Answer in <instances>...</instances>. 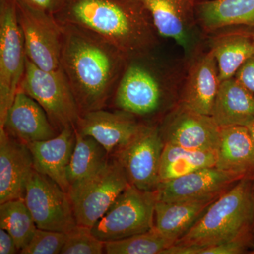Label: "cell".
Listing matches in <instances>:
<instances>
[{
  "label": "cell",
  "mask_w": 254,
  "mask_h": 254,
  "mask_svg": "<svg viewBox=\"0 0 254 254\" xmlns=\"http://www.w3.org/2000/svg\"><path fill=\"white\" fill-rule=\"evenodd\" d=\"M160 128L142 125L129 141L113 151L130 185L143 190H156L164 148Z\"/></svg>",
  "instance_id": "9"
},
{
  "label": "cell",
  "mask_w": 254,
  "mask_h": 254,
  "mask_svg": "<svg viewBox=\"0 0 254 254\" xmlns=\"http://www.w3.org/2000/svg\"><path fill=\"white\" fill-rule=\"evenodd\" d=\"M220 84L218 65L210 50L190 66L181 104L197 113L211 116Z\"/></svg>",
  "instance_id": "19"
},
{
  "label": "cell",
  "mask_w": 254,
  "mask_h": 254,
  "mask_svg": "<svg viewBox=\"0 0 254 254\" xmlns=\"http://www.w3.org/2000/svg\"><path fill=\"white\" fill-rule=\"evenodd\" d=\"M254 247V231H249L231 240L211 247L198 249L194 254H242Z\"/></svg>",
  "instance_id": "31"
},
{
  "label": "cell",
  "mask_w": 254,
  "mask_h": 254,
  "mask_svg": "<svg viewBox=\"0 0 254 254\" xmlns=\"http://www.w3.org/2000/svg\"><path fill=\"white\" fill-rule=\"evenodd\" d=\"M235 78L254 93V53L239 68Z\"/></svg>",
  "instance_id": "32"
},
{
  "label": "cell",
  "mask_w": 254,
  "mask_h": 254,
  "mask_svg": "<svg viewBox=\"0 0 254 254\" xmlns=\"http://www.w3.org/2000/svg\"><path fill=\"white\" fill-rule=\"evenodd\" d=\"M26 58L16 0H0V127L19 88Z\"/></svg>",
  "instance_id": "7"
},
{
  "label": "cell",
  "mask_w": 254,
  "mask_h": 254,
  "mask_svg": "<svg viewBox=\"0 0 254 254\" xmlns=\"http://www.w3.org/2000/svg\"><path fill=\"white\" fill-rule=\"evenodd\" d=\"M251 254H254V247H253V249H252V250H250V253Z\"/></svg>",
  "instance_id": "37"
},
{
  "label": "cell",
  "mask_w": 254,
  "mask_h": 254,
  "mask_svg": "<svg viewBox=\"0 0 254 254\" xmlns=\"http://www.w3.org/2000/svg\"><path fill=\"white\" fill-rule=\"evenodd\" d=\"M109 155L94 138L76 130V144L66 171L69 190L98 173L109 161Z\"/></svg>",
  "instance_id": "26"
},
{
  "label": "cell",
  "mask_w": 254,
  "mask_h": 254,
  "mask_svg": "<svg viewBox=\"0 0 254 254\" xmlns=\"http://www.w3.org/2000/svg\"><path fill=\"white\" fill-rule=\"evenodd\" d=\"M252 196H253V199L254 202V178L252 179Z\"/></svg>",
  "instance_id": "36"
},
{
  "label": "cell",
  "mask_w": 254,
  "mask_h": 254,
  "mask_svg": "<svg viewBox=\"0 0 254 254\" xmlns=\"http://www.w3.org/2000/svg\"><path fill=\"white\" fill-rule=\"evenodd\" d=\"M61 26L60 67L81 115L103 109L113 97L127 58L113 45L91 31L72 25Z\"/></svg>",
  "instance_id": "1"
},
{
  "label": "cell",
  "mask_w": 254,
  "mask_h": 254,
  "mask_svg": "<svg viewBox=\"0 0 254 254\" xmlns=\"http://www.w3.org/2000/svg\"><path fill=\"white\" fill-rule=\"evenodd\" d=\"M198 1H201V0H192V2H193V5H194L195 3Z\"/></svg>",
  "instance_id": "38"
},
{
  "label": "cell",
  "mask_w": 254,
  "mask_h": 254,
  "mask_svg": "<svg viewBox=\"0 0 254 254\" xmlns=\"http://www.w3.org/2000/svg\"><path fill=\"white\" fill-rule=\"evenodd\" d=\"M18 88L41 105L58 131L76 127L81 114L61 67L43 70L26 57L24 73Z\"/></svg>",
  "instance_id": "4"
},
{
  "label": "cell",
  "mask_w": 254,
  "mask_h": 254,
  "mask_svg": "<svg viewBox=\"0 0 254 254\" xmlns=\"http://www.w3.org/2000/svg\"><path fill=\"white\" fill-rule=\"evenodd\" d=\"M0 128L26 144L51 139L60 133L41 105L20 88Z\"/></svg>",
  "instance_id": "15"
},
{
  "label": "cell",
  "mask_w": 254,
  "mask_h": 254,
  "mask_svg": "<svg viewBox=\"0 0 254 254\" xmlns=\"http://www.w3.org/2000/svg\"><path fill=\"white\" fill-rule=\"evenodd\" d=\"M141 125L131 114L103 108L82 114L75 128L81 134L94 138L111 154L129 141Z\"/></svg>",
  "instance_id": "16"
},
{
  "label": "cell",
  "mask_w": 254,
  "mask_h": 254,
  "mask_svg": "<svg viewBox=\"0 0 254 254\" xmlns=\"http://www.w3.org/2000/svg\"><path fill=\"white\" fill-rule=\"evenodd\" d=\"M252 179H243L222 193L193 226L175 242L174 254H194L254 230Z\"/></svg>",
  "instance_id": "3"
},
{
  "label": "cell",
  "mask_w": 254,
  "mask_h": 254,
  "mask_svg": "<svg viewBox=\"0 0 254 254\" xmlns=\"http://www.w3.org/2000/svg\"><path fill=\"white\" fill-rule=\"evenodd\" d=\"M23 200L38 228L69 233L78 227L67 192L34 168L28 176Z\"/></svg>",
  "instance_id": "8"
},
{
  "label": "cell",
  "mask_w": 254,
  "mask_h": 254,
  "mask_svg": "<svg viewBox=\"0 0 254 254\" xmlns=\"http://www.w3.org/2000/svg\"><path fill=\"white\" fill-rule=\"evenodd\" d=\"M215 167L243 178H254V143L247 127H220Z\"/></svg>",
  "instance_id": "21"
},
{
  "label": "cell",
  "mask_w": 254,
  "mask_h": 254,
  "mask_svg": "<svg viewBox=\"0 0 254 254\" xmlns=\"http://www.w3.org/2000/svg\"><path fill=\"white\" fill-rule=\"evenodd\" d=\"M33 168L28 145L0 128V204L23 199L26 182Z\"/></svg>",
  "instance_id": "14"
},
{
  "label": "cell",
  "mask_w": 254,
  "mask_h": 254,
  "mask_svg": "<svg viewBox=\"0 0 254 254\" xmlns=\"http://www.w3.org/2000/svg\"><path fill=\"white\" fill-rule=\"evenodd\" d=\"M164 143L195 150H218L220 127L210 115L180 104L160 128Z\"/></svg>",
  "instance_id": "12"
},
{
  "label": "cell",
  "mask_w": 254,
  "mask_h": 254,
  "mask_svg": "<svg viewBox=\"0 0 254 254\" xmlns=\"http://www.w3.org/2000/svg\"><path fill=\"white\" fill-rule=\"evenodd\" d=\"M211 117L220 127H248L254 120V93L235 77L220 82Z\"/></svg>",
  "instance_id": "22"
},
{
  "label": "cell",
  "mask_w": 254,
  "mask_h": 254,
  "mask_svg": "<svg viewBox=\"0 0 254 254\" xmlns=\"http://www.w3.org/2000/svg\"><path fill=\"white\" fill-rule=\"evenodd\" d=\"M220 195L170 202L158 200L155 208V230L176 242L193 226Z\"/></svg>",
  "instance_id": "20"
},
{
  "label": "cell",
  "mask_w": 254,
  "mask_h": 254,
  "mask_svg": "<svg viewBox=\"0 0 254 254\" xmlns=\"http://www.w3.org/2000/svg\"><path fill=\"white\" fill-rule=\"evenodd\" d=\"M243 179L246 178L215 166L200 169L159 183L156 189L158 200L170 202L222 194Z\"/></svg>",
  "instance_id": "13"
},
{
  "label": "cell",
  "mask_w": 254,
  "mask_h": 254,
  "mask_svg": "<svg viewBox=\"0 0 254 254\" xmlns=\"http://www.w3.org/2000/svg\"><path fill=\"white\" fill-rule=\"evenodd\" d=\"M105 253V242L92 234L91 230L78 226L67 233L60 254H101Z\"/></svg>",
  "instance_id": "29"
},
{
  "label": "cell",
  "mask_w": 254,
  "mask_h": 254,
  "mask_svg": "<svg viewBox=\"0 0 254 254\" xmlns=\"http://www.w3.org/2000/svg\"><path fill=\"white\" fill-rule=\"evenodd\" d=\"M138 1L149 13L159 36L173 40L184 49H188L195 18L192 0Z\"/></svg>",
  "instance_id": "18"
},
{
  "label": "cell",
  "mask_w": 254,
  "mask_h": 254,
  "mask_svg": "<svg viewBox=\"0 0 254 254\" xmlns=\"http://www.w3.org/2000/svg\"><path fill=\"white\" fill-rule=\"evenodd\" d=\"M248 128L249 131H250V133L251 135V137H252V140H253V142L254 143V120L249 125L248 127H247Z\"/></svg>",
  "instance_id": "35"
},
{
  "label": "cell",
  "mask_w": 254,
  "mask_h": 254,
  "mask_svg": "<svg viewBox=\"0 0 254 254\" xmlns=\"http://www.w3.org/2000/svg\"><path fill=\"white\" fill-rule=\"evenodd\" d=\"M26 57L43 70L60 67L63 29L54 15L33 9L16 0Z\"/></svg>",
  "instance_id": "11"
},
{
  "label": "cell",
  "mask_w": 254,
  "mask_h": 254,
  "mask_svg": "<svg viewBox=\"0 0 254 254\" xmlns=\"http://www.w3.org/2000/svg\"><path fill=\"white\" fill-rule=\"evenodd\" d=\"M157 190H143L130 185L118 195L91 229L104 242L144 233L154 227Z\"/></svg>",
  "instance_id": "5"
},
{
  "label": "cell",
  "mask_w": 254,
  "mask_h": 254,
  "mask_svg": "<svg viewBox=\"0 0 254 254\" xmlns=\"http://www.w3.org/2000/svg\"><path fill=\"white\" fill-rule=\"evenodd\" d=\"M217 150H195L165 143L159 169V181L167 182L195 170L215 167Z\"/></svg>",
  "instance_id": "24"
},
{
  "label": "cell",
  "mask_w": 254,
  "mask_h": 254,
  "mask_svg": "<svg viewBox=\"0 0 254 254\" xmlns=\"http://www.w3.org/2000/svg\"><path fill=\"white\" fill-rule=\"evenodd\" d=\"M144 57L127 60L111 98L117 110L133 116L153 115L163 103L161 81Z\"/></svg>",
  "instance_id": "10"
},
{
  "label": "cell",
  "mask_w": 254,
  "mask_h": 254,
  "mask_svg": "<svg viewBox=\"0 0 254 254\" xmlns=\"http://www.w3.org/2000/svg\"><path fill=\"white\" fill-rule=\"evenodd\" d=\"M0 228L9 232L20 252L29 243L38 227L24 200L16 199L0 204Z\"/></svg>",
  "instance_id": "27"
},
{
  "label": "cell",
  "mask_w": 254,
  "mask_h": 254,
  "mask_svg": "<svg viewBox=\"0 0 254 254\" xmlns=\"http://www.w3.org/2000/svg\"><path fill=\"white\" fill-rule=\"evenodd\" d=\"M175 244L153 227L149 231L123 240L105 242V254H163Z\"/></svg>",
  "instance_id": "28"
},
{
  "label": "cell",
  "mask_w": 254,
  "mask_h": 254,
  "mask_svg": "<svg viewBox=\"0 0 254 254\" xmlns=\"http://www.w3.org/2000/svg\"><path fill=\"white\" fill-rule=\"evenodd\" d=\"M75 144L74 127L64 128L51 139L26 144L31 152L35 170L54 180L67 193L70 187L66 171Z\"/></svg>",
  "instance_id": "17"
},
{
  "label": "cell",
  "mask_w": 254,
  "mask_h": 254,
  "mask_svg": "<svg viewBox=\"0 0 254 254\" xmlns=\"http://www.w3.org/2000/svg\"><path fill=\"white\" fill-rule=\"evenodd\" d=\"M67 233L37 228L31 240L21 254H58L61 253Z\"/></svg>",
  "instance_id": "30"
},
{
  "label": "cell",
  "mask_w": 254,
  "mask_h": 254,
  "mask_svg": "<svg viewBox=\"0 0 254 254\" xmlns=\"http://www.w3.org/2000/svg\"><path fill=\"white\" fill-rule=\"evenodd\" d=\"M55 16L60 24L103 38L127 60L149 55L158 43L149 13L138 0H64Z\"/></svg>",
  "instance_id": "2"
},
{
  "label": "cell",
  "mask_w": 254,
  "mask_h": 254,
  "mask_svg": "<svg viewBox=\"0 0 254 254\" xmlns=\"http://www.w3.org/2000/svg\"><path fill=\"white\" fill-rule=\"evenodd\" d=\"M220 82L235 77L239 68L254 53V40L247 35L227 33L212 41Z\"/></svg>",
  "instance_id": "25"
},
{
  "label": "cell",
  "mask_w": 254,
  "mask_h": 254,
  "mask_svg": "<svg viewBox=\"0 0 254 254\" xmlns=\"http://www.w3.org/2000/svg\"><path fill=\"white\" fill-rule=\"evenodd\" d=\"M129 185L123 167L113 158L98 173L71 187L68 193L78 226L91 230Z\"/></svg>",
  "instance_id": "6"
},
{
  "label": "cell",
  "mask_w": 254,
  "mask_h": 254,
  "mask_svg": "<svg viewBox=\"0 0 254 254\" xmlns=\"http://www.w3.org/2000/svg\"><path fill=\"white\" fill-rule=\"evenodd\" d=\"M194 16L206 32L236 26H254V0H201L194 4Z\"/></svg>",
  "instance_id": "23"
},
{
  "label": "cell",
  "mask_w": 254,
  "mask_h": 254,
  "mask_svg": "<svg viewBox=\"0 0 254 254\" xmlns=\"http://www.w3.org/2000/svg\"><path fill=\"white\" fill-rule=\"evenodd\" d=\"M33 9L55 15L60 11L64 0H18Z\"/></svg>",
  "instance_id": "33"
},
{
  "label": "cell",
  "mask_w": 254,
  "mask_h": 254,
  "mask_svg": "<svg viewBox=\"0 0 254 254\" xmlns=\"http://www.w3.org/2000/svg\"><path fill=\"white\" fill-rule=\"evenodd\" d=\"M18 251L14 239L9 232L0 228V254H16Z\"/></svg>",
  "instance_id": "34"
}]
</instances>
